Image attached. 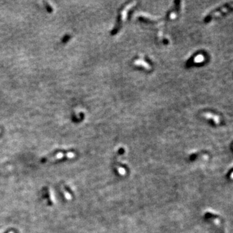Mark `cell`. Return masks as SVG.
<instances>
[{
	"instance_id": "cell-3",
	"label": "cell",
	"mask_w": 233,
	"mask_h": 233,
	"mask_svg": "<svg viewBox=\"0 0 233 233\" xmlns=\"http://www.w3.org/2000/svg\"><path fill=\"white\" fill-rule=\"evenodd\" d=\"M65 198H67V199H71V196H70V194H69L68 192H65Z\"/></svg>"
},
{
	"instance_id": "cell-2",
	"label": "cell",
	"mask_w": 233,
	"mask_h": 233,
	"mask_svg": "<svg viewBox=\"0 0 233 233\" xmlns=\"http://www.w3.org/2000/svg\"><path fill=\"white\" fill-rule=\"evenodd\" d=\"M66 157H68V158H73V157H75V153L73 152H69L66 154Z\"/></svg>"
},
{
	"instance_id": "cell-1",
	"label": "cell",
	"mask_w": 233,
	"mask_h": 233,
	"mask_svg": "<svg viewBox=\"0 0 233 233\" xmlns=\"http://www.w3.org/2000/svg\"><path fill=\"white\" fill-rule=\"evenodd\" d=\"M63 156H63V153H61V152H60V153H58L57 154H56V155L54 156V157H50V158L47 159V161H53V160L59 159L62 158V157H63Z\"/></svg>"
},
{
	"instance_id": "cell-4",
	"label": "cell",
	"mask_w": 233,
	"mask_h": 233,
	"mask_svg": "<svg viewBox=\"0 0 233 233\" xmlns=\"http://www.w3.org/2000/svg\"><path fill=\"white\" fill-rule=\"evenodd\" d=\"M9 233H14L13 232H9Z\"/></svg>"
}]
</instances>
